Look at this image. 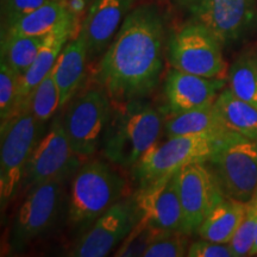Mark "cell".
Masks as SVG:
<instances>
[{"label": "cell", "instance_id": "obj_31", "mask_svg": "<svg viewBox=\"0 0 257 257\" xmlns=\"http://www.w3.org/2000/svg\"><path fill=\"white\" fill-rule=\"evenodd\" d=\"M188 257H234L229 244L216 243L211 240H195L189 244Z\"/></svg>", "mask_w": 257, "mask_h": 257}, {"label": "cell", "instance_id": "obj_1", "mask_svg": "<svg viewBox=\"0 0 257 257\" xmlns=\"http://www.w3.org/2000/svg\"><path fill=\"white\" fill-rule=\"evenodd\" d=\"M167 28L162 12L144 4L128 12L117 36L100 57L95 80L112 101L147 98L165 69Z\"/></svg>", "mask_w": 257, "mask_h": 257}, {"label": "cell", "instance_id": "obj_14", "mask_svg": "<svg viewBox=\"0 0 257 257\" xmlns=\"http://www.w3.org/2000/svg\"><path fill=\"white\" fill-rule=\"evenodd\" d=\"M142 219L162 232L182 231V207L179 193V170L138 187L135 193Z\"/></svg>", "mask_w": 257, "mask_h": 257}, {"label": "cell", "instance_id": "obj_13", "mask_svg": "<svg viewBox=\"0 0 257 257\" xmlns=\"http://www.w3.org/2000/svg\"><path fill=\"white\" fill-rule=\"evenodd\" d=\"M179 193L182 207V231L195 233L208 213L225 195L206 162H195L179 169Z\"/></svg>", "mask_w": 257, "mask_h": 257}, {"label": "cell", "instance_id": "obj_9", "mask_svg": "<svg viewBox=\"0 0 257 257\" xmlns=\"http://www.w3.org/2000/svg\"><path fill=\"white\" fill-rule=\"evenodd\" d=\"M223 136H175L156 143L134 167L133 175L138 187H144L191 163L206 162Z\"/></svg>", "mask_w": 257, "mask_h": 257}, {"label": "cell", "instance_id": "obj_20", "mask_svg": "<svg viewBox=\"0 0 257 257\" xmlns=\"http://www.w3.org/2000/svg\"><path fill=\"white\" fill-rule=\"evenodd\" d=\"M163 130L167 138L175 136H195V135L223 136L230 131L225 126L214 104L207 107L185 112V113L169 115L165 121Z\"/></svg>", "mask_w": 257, "mask_h": 257}, {"label": "cell", "instance_id": "obj_22", "mask_svg": "<svg viewBox=\"0 0 257 257\" xmlns=\"http://www.w3.org/2000/svg\"><path fill=\"white\" fill-rule=\"evenodd\" d=\"M225 126L257 142V107L242 100L225 86L214 100Z\"/></svg>", "mask_w": 257, "mask_h": 257}, {"label": "cell", "instance_id": "obj_3", "mask_svg": "<svg viewBox=\"0 0 257 257\" xmlns=\"http://www.w3.org/2000/svg\"><path fill=\"white\" fill-rule=\"evenodd\" d=\"M126 179L108 161L82 163L70 181L68 224L83 232L100 214L126 194Z\"/></svg>", "mask_w": 257, "mask_h": 257}, {"label": "cell", "instance_id": "obj_11", "mask_svg": "<svg viewBox=\"0 0 257 257\" xmlns=\"http://www.w3.org/2000/svg\"><path fill=\"white\" fill-rule=\"evenodd\" d=\"M142 219L136 194L124 197L100 214L79 237L68 256L105 257L123 243Z\"/></svg>", "mask_w": 257, "mask_h": 257}, {"label": "cell", "instance_id": "obj_17", "mask_svg": "<svg viewBox=\"0 0 257 257\" xmlns=\"http://www.w3.org/2000/svg\"><path fill=\"white\" fill-rule=\"evenodd\" d=\"M78 37L74 30V24L72 21L66 22L61 27L55 29L49 35H47L46 41L42 46L40 53L31 64L28 72L21 78L18 88V101H17V113H21L24 102L28 96L31 94L35 87L53 70L61 51L67 44V42Z\"/></svg>", "mask_w": 257, "mask_h": 257}, {"label": "cell", "instance_id": "obj_33", "mask_svg": "<svg viewBox=\"0 0 257 257\" xmlns=\"http://www.w3.org/2000/svg\"><path fill=\"white\" fill-rule=\"evenodd\" d=\"M251 255H257V231H256L255 240H253V245L251 248V252H250V256H251Z\"/></svg>", "mask_w": 257, "mask_h": 257}, {"label": "cell", "instance_id": "obj_24", "mask_svg": "<svg viewBox=\"0 0 257 257\" xmlns=\"http://www.w3.org/2000/svg\"><path fill=\"white\" fill-rule=\"evenodd\" d=\"M227 87L234 95L257 107V53L238 56L227 73Z\"/></svg>", "mask_w": 257, "mask_h": 257}, {"label": "cell", "instance_id": "obj_23", "mask_svg": "<svg viewBox=\"0 0 257 257\" xmlns=\"http://www.w3.org/2000/svg\"><path fill=\"white\" fill-rule=\"evenodd\" d=\"M47 36H3L2 63L23 76L36 60Z\"/></svg>", "mask_w": 257, "mask_h": 257}, {"label": "cell", "instance_id": "obj_29", "mask_svg": "<svg viewBox=\"0 0 257 257\" xmlns=\"http://www.w3.org/2000/svg\"><path fill=\"white\" fill-rule=\"evenodd\" d=\"M188 234L168 232L159 237L144 253V257H184L187 256Z\"/></svg>", "mask_w": 257, "mask_h": 257}, {"label": "cell", "instance_id": "obj_19", "mask_svg": "<svg viewBox=\"0 0 257 257\" xmlns=\"http://www.w3.org/2000/svg\"><path fill=\"white\" fill-rule=\"evenodd\" d=\"M245 210L246 202L225 198L208 213L197 233L202 239L229 244L242 224Z\"/></svg>", "mask_w": 257, "mask_h": 257}, {"label": "cell", "instance_id": "obj_25", "mask_svg": "<svg viewBox=\"0 0 257 257\" xmlns=\"http://www.w3.org/2000/svg\"><path fill=\"white\" fill-rule=\"evenodd\" d=\"M60 110V93L53 70L35 87L24 102L23 111H30L41 124H46Z\"/></svg>", "mask_w": 257, "mask_h": 257}, {"label": "cell", "instance_id": "obj_30", "mask_svg": "<svg viewBox=\"0 0 257 257\" xmlns=\"http://www.w3.org/2000/svg\"><path fill=\"white\" fill-rule=\"evenodd\" d=\"M48 2L50 0H3L2 32L6 31L22 17L41 8Z\"/></svg>", "mask_w": 257, "mask_h": 257}, {"label": "cell", "instance_id": "obj_12", "mask_svg": "<svg viewBox=\"0 0 257 257\" xmlns=\"http://www.w3.org/2000/svg\"><path fill=\"white\" fill-rule=\"evenodd\" d=\"M64 130L62 118H55L38 141L25 168L22 191L51 180H68L81 167Z\"/></svg>", "mask_w": 257, "mask_h": 257}, {"label": "cell", "instance_id": "obj_6", "mask_svg": "<svg viewBox=\"0 0 257 257\" xmlns=\"http://www.w3.org/2000/svg\"><path fill=\"white\" fill-rule=\"evenodd\" d=\"M66 182L51 180L28 189L10 225L8 244L12 251H22L53 229L64 205Z\"/></svg>", "mask_w": 257, "mask_h": 257}, {"label": "cell", "instance_id": "obj_27", "mask_svg": "<svg viewBox=\"0 0 257 257\" xmlns=\"http://www.w3.org/2000/svg\"><path fill=\"white\" fill-rule=\"evenodd\" d=\"M257 231V191L249 201L244 218L232 240L229 243L234 257L250 256Z\"/></svg>", "mask_w": 257, "mask_h": 257}, {"label": "cell", "instance_id": "obj_2", "mask_svg": "<svg viewBox=\"0 0 257 257\" xmlns=\"http://www.w3.org/2000/svg\"><path fill=\"white\" fill-rule=\"evenodd\" d=\"M165 123L160 110L146 98L113 101L101 141L105 159L121 169H134L159 142Z\"/></svg>", "mask_w": 257, "mask_h": 257}, {"label": "cell", "instance_id": "obj_15", "mask_svg": "<svg viewBox=\"0 0 257 257\" xmlns=\"http://www.w3.org/2000/svg\"><path fill=\"white\" fill-rule=\"evenodd\" d=\"M226 85L224 78H205L170 68L163 83V96L168 115L207 107Z\"/></svg>", "mask_w": 257, "mask_h": 257}, {"label": "cell", "instance_id": "obj_21", "mask_svg": "<svg viewBox=\"0 0 257 257\" xmlns=\"http://www.w3.org/2000/svg\"><path fill=\"white\" fill-rule=\"evenodd\" d=\"M68 21L73 22V19L67 11L62 0H50L41 8L22 17L6 31L2 32V37L47 36Z\"/></svg>", "mask_w": 257, "mask_h": 257}, {"label": "cell", "instance_id": "obj_16", "mask_svg": "<svg viewBox=\"0 0 257 257\" xmlns=\"http://www.w3.org/2000/svg\"><path fill=\"white\" fill-rule=\"evenodd\" d=\"M134 3L135 0H93L81 25L88 60L104 55L133 10Z\"/></svg>", "mask_w": 257, "mask_h": 257}, {"label": "cell", "instance_id": "obj_4", "mask_svg": "<svg viewBox=\"0 0 257 257\" xmlns=\"http://www.w3.org/2000/svg\"><path fill=\"white\" fill-rule=\"evenodd\" d=\"M42 126L30 111L2 121L0 128V206L4 211L22 191L30 156L42 136Z\"/></svg>", "mask_w": 257, "mask_h": 257}, {"label": "cell", "instance_id": "obj_10", "mask_svg": "<svg viewBox=\"0 0 257 257\" xmlns=\"http://www.w3.org/2000/svg\"><path fill=\"white\" fill-rule=\"evenodd\" d=\"M112 99L101 87L89 88L70 102L62 121L74 153L88 159L101 147L112 112Z\"/></svg>", "mask_w": 257, "mask_h": 257}, {"label": "cell", "instance_id": "obj_26", "mask_svg": "<svg viewBox=\"0 0 257 257\" xmlns=\"http://www.w3.org/2000/svg\"><path fill=\"white\" fill-rule=\"evenodd\" d=\"M165 233L168 232H162V231L154 229L152 225L148 224V221L141 219L140 223L134 227L126 238L123 240V243L115 250L114 256H144L149 246Z\"/></svg>", "mask_w": 257, "mask_h": 257}, {"label": "cell", "instance_id": "obj_7", "mask_svg": "<svg viewBox=\"0 0 257 257\" xmlns=\"http://www.w3.org/2000/svg\"><path fill=\"white\" fill-rule=\"evenodd\" d=\"M191 17L207 28L223 48L257 34V0H176Z\"/></svg>", "mask_w": 257, "mask_h": 257}, {"label": "cell", "instance_id": "obj_5", "mask_svg": "<svg viewBox=\"0 0 257 257\" xmlns=\"http://www.w3.org/2000/svg\"><path fill=\"white\" fill-rule=\"evenodd\" d=\"M226 198L246 202L257 191V142L229 131L206 161Z\"/></svg>", "mask_w": 257, "mask_h": 257}, {"label": "cell", "instance_id": "obj_32", "mask_svg": "<svg viewBox=\"0 0 257 257\" xmlns=\"http://www.w3.org/2000/svg\"><path fill=\"white\" fill-rule=\"evenodd\" d=\"M62 2L73 19L76 36H79L80 32H81L82 21L87 14L93 0H62Z\"/></svg>", "mask_w": 257, "mask_h": 257}, {"label": "cell", "instance_id": "obj_28", "mask_svg": "<svg viewBox=\"0 0 257 257\" xmlns=\"http://www.w3.org/2000/svg\"><path fill=\"white\" fill-rule=\"evenodd\" d=\"M21 76L5 63H0V119L8 120L17 113Z\"/></svg>", "mask_w": 257, "mask_h": 257}, {"label": "cell", "instance_id": "obj_8", "mask_svg": "<svg viewBox=\"0 0 257 257\" xmlns=\"http://www.w3.org/2000/svg\"><path fill=\"white\" fill-rule=\"evenodd\" d=\"M167 59L173 68L205 78H223L226 68L220 42L194 21H189L168 38Z\"/></svg>", "mask_w": 257, "mask_h": 257}, {"label": "cell", "instance_id": "obj_18", "mask_svg": "<svg viewBox=\"0 0 257 257\" xmlns=\"http://www.w3.org/2000/svg\"><path fill=\"white\" fill-rule=\"evenodd\" d=\"M87 61V44L80 32L78 37L67 42L53 68V75L60 93V110L73 100L81 87L86 76Z\"/></svg>", "mask_w": 257, "mask_h": 257}]
</instances>
